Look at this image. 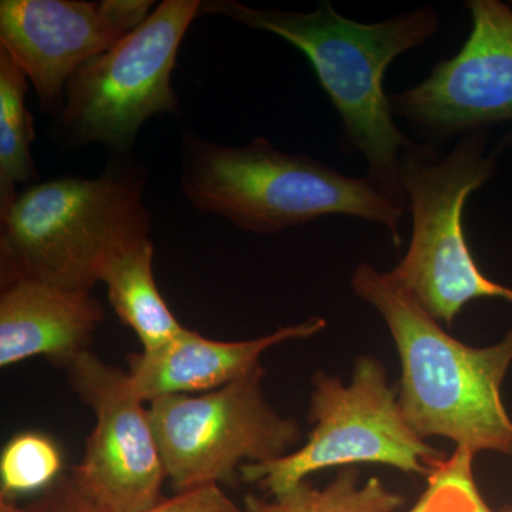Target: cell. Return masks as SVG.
<instances>
[{
    "instance_id": "cell-1",
    "label": "cell",
    "mask_w": 512,
    "mask_h": 512,
    "mask_svg": "<svg viewBox=\"0 0 512 512\" xmlns=\"http://www.w3.org/2000/svg\"><path fill=\"white\" fill-rule=\"evenodd\" d=\"M202 10L274 33L303 53L339 111L349 143L366 157L367 178L392 200L406 198L400 163L404 151L416 144L394 123L384 74L394 59L439 32L433 9L370 25L343 18L328 0L312 13L254 9L235 0L202 3Z\"/></svg>"
},
{
    "instance_id": "cell-2",
    "label": "cell",
    "mask_w": 512,
    "mask_h": 512,
    "mask_svg": "<svg viewBox=\"0 0 512 512\" xmlns=\"http://www.w3.org/2000/svg\"><path fill=\"white\" fill-rule=\"evenodd\" d=\"M352 286L392 333L402 363L399 404L410 429L423 440L440 436L473 454L494 451L512 458V420L501 399L512 363V330L497 345L471 348L372 266L360 265Z\"/></svg>"
},
{
    "instance_id": "cell-3",
    "label": "cell",
    "mask_w": 512,
    "mask_h": 512,
    "mask_svg": "<svg viewBox=\"0 0 512 512\" xmlns=\"http://www.w3.org/2000/svg\"><path fill=\"white\" fill-rule=\"evenodd\" d=\"M2 218V286L35 281L92 292L101 266L148 238L144 177L117 163L97 178L63 177L20 192Z\"/></svg>"
},
{
    "instance_id": "cell-4",
    "label": "cell",
    "mask_w": 512,
    "mask_h": 512,
    "mask_svg": "<svg viewBox=\"0 0 512 512\" xmlns=\"http://www.w3.org/2000/svg\"><path fill=\"white\" fill-rule=\"evenodd\" d=\"M183 191L197 210L256 234H276L326 215H349L389 229L400 247L403 207L369 178L348 177L311 157L276 150L265 138L218 146L184 143Z\"/></svg>"
},
{
    "instance_id": "cell-5",
    "label": "cell",
    "mask_w": 512,
    "mask_h": 512,
    "mask_svg": "<svg viewBox=\"0 0 512 512\" xmlns=\"http://www.w3.org/2000/svg\"><path fill=\"white\" fill-rule=\"evenodd\" d=\"M484 147V131H470L440 160L414 146L404 151L400 163L413 217L412 241L400 264L386 275L431 318L448 326L476 299L512 303V289L478 268L464 232L467 198L494 173L495 158L485 157Z\"/></svg>"
},
{
    "instance_id": "cell-6",
    "label": "cell",
    "mask_w": 512,
    "mask_h": 512,
    "mask_svg": "<svg viewBox=\"0 0 512 512\" xmlns=\"http://www.w3.org/2000/svg\"><path fill=\"white\" fill-rule=\"evenodd\" d=\"M312 386L313 429L303 447L239 471L242 480L258 484L271 497L325 468L380 464L427 478L448 457L410 429L400 409L399 387L389 383L375 357H357L349 386L325 372L315 373Z\"/></svg>"
},
{
    "instance_id": "cell-7",
    "label": "cell",
    "mask_w": 512,
    "mask_h": 512,
    "mask_svg": "<svg viewBox=\"0 0 512 512\" xmlns=\"http://www.w3.org/2000/svg\"><path fill=\"white\" fill-rule=\"evenodd\" d=\"M201 9L198 0H165L136 30L84 63L64 94V134L77 144H104L124 153L150 117L177 114L171 74Z\"/></svg>"
},
{
    "instance_id": "cell-8",
    "label": "cell",
    "mask_w": 512,
    "mask_h": 512,
    "mask_svg": "<svg viewBox=\"0 0 512 512\" xmlns=\"http://www.w3.org/2000/svg\"><path fill=\"white\" fill-rule=\"evenodd\" d=\"M264 367L201 394L148 403L167 480L175 493L232 483L245 464L269 463L291 453L298 423L265 400Z\"/></svg>"
},
{
    "instance_id": "cell-9",
    "label": "cell",
    "mask_w": 512,
    "mask_h": 512,
    "mask_svg": "<svg viewBox=\"0 0 512 512\" xmlns=\"http://www.w3.org/2000/svg\"><path fill=\"white\" fill-rule=\"evenodd\" d=\"M73 392L96 417L82 461L70 477L99 512H146L163 500L167 474L148 404L126 372L92 350L64 369Z\"/></svg>"
},
{
    "instance_id": "cell-10",
    "label": "cell",
    "mask_w": 512,
    "mask_h": 512,
    "mask_svg": "<svg viewBox=\"0 0 512 512\" xmlns=\"http://www.w3.org/2000/svg\"><path fill=\"white\" fill-rule=\"evenodd\" d=\"M470 36L424 82L393 96V113L433 136L512 120V10L500 0H468Z\"/></svg>"
},
{
    "instance_id": "cell-11",
    "label": "cell",
    "mask_w": 512,
    "mask_h": 512,
    "mask_svg": "<svg viewBox=\"0 0 512 512\" xmlns=\"http://www.w3.org/2000/svg\"><path fill=\"white\" fill-rule=\"evenodd\" d=\"M141 0H2L0 49L22 67L47 110L62 109L70 79L150 16Z\"/></svg>"
},
{
    "instance_id": "cell-12",
    "label": "cell",
    "mask_w": 512,
    "mask_h": 512,
    "mask_svg": "<svg viewBox=\"0 0 512 512\" xmlns=\"http://www.w3.org/2000/svg\"><path fill=\"white\" fill-rule=\"evenodd\" d=\"M325 328V319L311 318L238 342L208 339L185 328L161 348L128 355L126 373L134 392L147 404L161 397L212 392L261 367L266 350L311 338Z\"/></svg>"
},
{
    "instance_id": "cell-13",
    "label": "cell",
    "mask_w": 512,
    "mask_h": 512,
    "mask_svg": "<svg viewBox=\"0 0 512 512\" xmlns=\"http://www.w3.org/2000/svg\"><path fill=\"white\" fill-rule=\"evenodd\" d=\"M104 308L92 292L70 291L35 281L2 286L0 293V367L45 357L66 369L92 350Z\"/></svg>"
},
{
    "instance_id": "cell-14",
    "label": "cell",
    "mask_w": 512,
    "mask_h": 512,
    "mask_svg": "<svg viewBox=\"0 0 512 512\" xmlns=\"http://www.w3.org/2000/svg\"><path fill=\"white\" fill-rule=\"evenodd\" d=\"M153 259V242L141 239L111 255L99 274L114 312L146 352L167 345L185 329L158 291Z\"/></svg>"
},
{
    "instance_id": "cell-15",
    "label": "cell",
    "mask_w": 512,
    "mask_h": 512,
    "mask_svg": "<svg viewBox=\"0 0 512 512\" xmlns=\"http://www.w3.org/2000/svg\"><path fill=\"white\" fill-rule=\"evenodd\" d=\"M26 73L0 49V215L12 207L16 184L37 178L30 146L35 140L33 116L26 109Z\"/></svg>"
},
{
    "instance_id": "cell-16",
    "label": "cell",
    "mask_w": 512,
    "mask_h": 512,
    "mask_svg": "<svg viewBox=\"0 0 512 512\" xmlns=\"http://www.w3.org/2000/svg\"><path fill=\"white\" fill-rule=\"evenodd\" d=\"M406 503L402 494L386 488L379 478L359 484L357 470L345 467L326 487L308 480L271 500L255 495L245 498L247 512H396Z\"/></svg>"
},
{
    "instance_id": "cell-17",
    "label": "cell",
    "mask_w": 512,
    "mask_h": 512,
    "mask_svg": "<svg viewBox=\"0 0 512 512\" xmlns=\"http://www.w3.org/2000/svg\"><path fill=\"white\" fill-rule=\"evenodd\" d=\"M62 450L40 431L16 434L0 454V500L42 493L63 476Z\"/></svg>"
},
{
    "instance_id": "cell-18",
    "label": "cell",
    "mask_w": 512,
    "mask_h": 512,
    "mask_svg": "<svg viewBox=\"0 0 512 512\" xmlns=\"http://www.w3.org/2000/svg\"><path fill=\"white\" fill-rule=\"evenodd\" d=\"M467 448L454 450L427 477V488L409 512H512V507L495 511L478 490L473 461Z\"/></svg>"
},
{
    "instance_id": "cell-19",
    "label": "cell",
    "mask_w": 512,
    "mask_h": 512,
    "mask_svg": "<svg viewBox=\"0 0 512 512\" xmlns=\"http://www.w3.org/2000/svg\"><path fill=\"white\" fill-rule=\"evenodd\" d=\"M0 512H99L80 493L70 474H63L55 484L30 498L28 503L0 500Z\"/></svg>"
},
{
    "instance_id": "cell-20",
    "label": "cell",
    "mask_w": 512,
    "mask_h": 512,
    "mask_svg": "<svg viewBox=\"0 0 512 512\" xmlns=\"http://www.w3.org/2000/svg\"><path fill=\"white\" fill-rule=\"evenodd\" d=\"M146 512H247L238 507L222 490L221 485L194 488L163 498Z\"/></svg>"
}]
</instances>
